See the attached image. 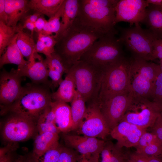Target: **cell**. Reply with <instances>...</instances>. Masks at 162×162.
<instances>
[{
  "instance_id": "obj_35",
  "label": "cell",
  "mask_w": 162,
  "mask_h": 162,
  "mask_svg": "<svg viewBox=\"0 0 162 162\" xmlns=\"http://www.w3.org/2000/svg\"><path fill=\"white\" fill-rule=\"evenodd\" d=\"M75 150L68 147H63L57 162H77L80 158Z\"/></svg>"
},
{
  "instance_id": "obj_32",
  "label": "cell",
  "mask_w": 162,
  "mask_h": 162,
  "mask_svg": "<svg viewBox=\"0 0 162 162\" xmlns=\"http://www.w3.org/2000/svg\"><path fill=\"white\" fill-rule=\"evenodd\" d=\"M44 61L48 68H51L62 74L67 73L68 70L64 66L61 58L55 52L46 57Z\"/></svg>"
},
{
  "instance_id": "obj_16",
  "label": "cell",
  "mask_w": 162,
  "mask_h": 162,
  "mask_svg": "<svg viewBox=\"0 0 162 162\" xmlns=\"http://www.w3.org/2000/svg\"><path fill=\"white\" fill-rule=\"evenodd\" d=\"M63 137L67 147L87 157L101 153L105 142L102 139L84 136L64 134Z\"/></svg>"
},
{
  "instance_id": "obj_41",
  "label": "cell",
  "mask_w": 162,
  "mask_h": 162,
  "mask_svg": "<svg viewBox=\"0 0 162 162\" xmlns=\"http://www.w3.org/2000/svg\"><path fill=\"white\" fill-rule=\"evenodd\" d=\"M152 128L151 132L162 143V111L157 118Z\"/></svg>"
},
{
  "instance_id": "obj_27",
  "label": "cell",
  "mask_w": 162,
  "mask_h": 162,
  "mask_svg": "<svg viewBox=\"0 0 162 162\" xmlns=\"http://www.w3.org/2000/svg\"><path fill=\"white\" fill-rule=\"evenodd\" d=\"M36 128L39 134L50 132L58 134L60 132L56 125L55 114L51 105L39 116L36 121Z\"/></svg>"
},
{
  "instance_id": "obj_42",
  "label": "cell",
  "mask_w": 162,
  "mask_h": 162,
  "mask_svg": "<svg viewBox=\"0 0 162 162\" xmlns=\"http://www.w3.org/2000/svg\"><path fill=\"white\" fill-rule=\"evenodd\" d=\"M113 145L110 141L105 142L100 153L101 159L100 162H110L111 152Z\"/></svg>"
},
{
  "instance_id": "obj_36",
  "label": "cell",
  "mask_w": 162,
  "mask_h": 162,
  "mask_svg": "<svg viewBox=\"0 0 162 162\" xmlns=\"http://www.w3.org/2000/svg\"><path fill=\"white\" fill-rule=\"evenodd\" d=\"M38 38L43 42L47 52L48 56L54 52L55 46L57 43V40L55 36L45 35L40 33H38Z\"/></svg>"
},
{
  "instance_id": "obj_29",
  "label": "cell",
  "mask_w": 162,
  "mask_h": 162,
  "mask_svg": "<svg viewBox=\"0 0 162 162\" xmlns=\"http://www.w3.org/2000/svg\"><path fill=\"white\" fill-rule=\"evenodd\" d=\"M71 103V110L73 122L71 130H77L83 121L86 112V102L76 90Z\"/></svg>"
},
{
  "instance_id": "obj_18",
  "label": "cell",
  "mask_w": 162,
  "mask_h": 162,
  "mask_svg": "<svg viewBox=\"0 0 162 162\" xmlns=\"http://www.w3.org/2000/svg\"><path fill=\"white\" fill-rule=\"evenodd\" d=\"M51 105L55 116L56 125L60 132L71 130L73 125L70 106L67 103L52 101Z\"/></svg>"
},
{
  "instance_id": "obj_22",
  "label": "cell",
  "mask_w": 162,
  "mask_h": 162,
  "mask_svg": "<svg viewBox=\"0 0 162 162\" xmlns=\"http://www.w3.org/2000/svg\"><path fill=\"white\" fill-rule=\"evenodd\" d=\"M76 87L73 74L70 70L60 84L57 90L52 93L53 101L70 102L75 93Z\"/></svg>"
},
{
  "instance_id": "obj_39",
  "label": "cell",
  "mask_w": 162,
  "mask_h": 162,
  "mask_svg": "<svg viewBox=\"0 0 162 162\" xmlns=\"http://www.w3.org/2000/svg\"><path fill=\"white\" fill-rule=\"evenodd\" d=\"M48 68V76L51 79V89L57 88L59 86L63 80L62 78V75L51 68Z\"/></svg>"
},
{
  "instance_id": "obj_6",
  "label": "cell",
  "mask_w": 162,
  "mask_h": 162,
  "mask_svg": "<svg viewBox=\"0 0 162 162\" xmlns=\"http://www.w3.org/2000/svg\"><path fill=\"white\" fill-rule=\"evenodd\" d=\"M72 73L76 90L88 104L98 102L103 70L79 60L69 69Z\"/></svg>"
},
{
  "instance_id": "obj_7",
  "label": "cell",
  "mask_w": 162,
  "mask_h": 162,
  "mask_svg": "<svg viewBox=\"0 0 162 162\" xmlns=\"http://www.w3.org/2000/svg\"><path fill=\"white\" fill-rule=\"evenodd\" d=\"M118 29L120 33L119 39L132 53L133 57L148 61L153 60L154 46L157 39L149 30L143 29L139 24Z\"/></svg>"
},
{
  "instance_id": "obj_46",
  "label": "cell",
  "mask_w": 162,
  "mask_h": 162,
  "mask_svg": "<svg viewBox=\"0 0 162 162\" xmlns=\"http://www.w3.org/2000/svg\"><path fill=\"white\" fill-rule=\"evenodd\" d=\"M12 151H0V162H14V159L11 154Z\"/></svg>"
},
{
  "instance_id": "obj_52",
  "label": "cell",
  "mask_w": 162,
  "mask_h": 162,
  "mask_svg": "<svg viewBox=\"0 0 162 162\" xmlns=\"http://www.w3.org/2000/svg\"><path fill=\"white\" fill-rule=\"evenodd\" d=\"M22 25L24 29L26 28L29 30L31 34L33 35L35 29L34 23L30 22H24L23 24H22Z\"/></svg>"
},
{
  "instance_id": "obj_19",
  "label": "cell",
  "mask_w": 162,
  "mask_h": 162,
  "mask_svg": "<svg viewBox=\"0 0 162 162\" xmlns=\"http://www.w3.org/2000/svg\"><path fill=\"white\" fill-rule=\"evenodd\" d=\"M5 10L7 18V25L16 28L17 23L23 18L30 10L29 1L27 0H5Z\"/></svg>"
},
{
  "instance_id": "obj_4",
  "label": "cell",
  "mask_w": 162,
  "mask_h": 162,
  "mask_svg": "<svg viewBox=\"0 0 162 162\" xmlns=\"http://www.w3.org/2000/svg\"><path fill=\"white\" fill-rule=\"evenodd\" d=\"M131 58L124 56L103 69V74L98 96L100 104L112 97L129 92Z\"/></svg>"
},
{
  "instance_id": "obj_26",
  "label": "cell",
  "mask_w": 162,
  "mask_h": 162,
  "mask_svg": "<svg viewBox=\"0 0 162 162\" xmlns=\"http://www.w3.org/2000/svg\"><path fill=\"white\" fill-rule=\"evenodd\" d=\"M80 3V0H65L64 11L61 17V29L57 38L73 24L78 15Z\"/></svg>"
},
{
  "instance_id": "obj_20",
  "label": "cell",
  "mask_w": 162,
  "mask_h": 162,
  "mask_svg": "<svg viewBox=\"0 0 162 162\" xmlns=\"http://www.w3.org/2000/svg\"><path fill=\"white\" fill-rule=\"evenodd\" d=\"M142 23L145 24L156 39H162V8L149 4Z\"/></svg>"
},
{
  "instance_id": "obj_15",
  "label": "cell",
  "mask_w": 162,
  "mask_h": 162,
  "mask_svg": "<svg viewBox=\"0 0 162 162\" xmlns=\"http://www.w3.org/2000/svg\"><path fill=\"white\" fill-rule=\"evenodd\" d=\"M146 129L121 120L111 130L110 134L113 138L117 140L116 145L118 147H135Z\"/></svg>"
},
{
  "instance_id": "obj_40",
  "label": "cell",
  "mask_w": 162,
  "mask_h": 162,
  "mask_svg": "<svg viewBox=\"0 0 162 162\" xmlns=\"http://www.w3.org/2000/svg\"><path fill=\"white\" fill-rule=\"evenodd\" d=\"M125 159L126 156L122 148L114 144L111 151L110 162H123Z\"/></svg>"
},
{
  "instance_id": "obj_28",
  "label": "cell",
  "mask_w": 162,
  "mask_h": 162,
  "mask_svg": "<svg viewBox=\"0 0 162 162\" xmlns=\"http://www.w3.org/2000/svg\"><path fill=\"white\" fill-rule=\"evenodd\" d=\"M64 0H30L28 2L30 9L47 16L49 19L54 16Z\"/></svg>"
},
{
  "instance_id": "obj_48",
  "label": "cell",
  "mask_w": 162,
  "mask_h": 162,
  "mask_svg": "<svg viewBox=\"0 0 162 162\" xmlns=\"http://www.w3.org/2000/svg\"><path fill=\"white\" fill-rule=\"evenodd\" d=\"M35 50L36 52L43 53L46 57L48 56L43 42L40 39L38 38L36 44Z\"/></svg>"
},
{
  "instance_id": "obj_51",
  "label": "cell",
  "mask_w": 162,
  "mask_h": 162,
  "mask_svg": "<svg viewBox=\"0 0 162 162\" xmlns=\"http://www.w3.org/2000/svg\"><path fill=\"white\" fill-rule=\"evenodd\" d=\"M14 162H35V161L31 154L30 156H20L14 159Z\"/></svg>"
},
{
  "instance_id": "obj_23",
  "label": "cell",
  "mask_w": 162,
  "mask_h": 162,
  "mask_svg": "<svg viewBox=\"0 0 162 162\" xmlns=\"http://www.w3.org/2000/svg\"><path fill=\"white\" fill-rule=\"evenodd\" d=\"M58 134L50 132L39 134L34 142L33 156L38 158L50 149L59 145Z\"/></svg>"
},
{
  "instance_id": "obj_17",
  "label": "cell",
  "mask_w": 162,
  "mask_h": 162,
  "mask_svg": "<svg viewBox=\"0 0 162 162\" xmlns=\"http://www.w3.org/2000/svg\"><path fill=\"white\" fill-rule=\"evenodd\" d=\"M154 84L144 76L130 68L129 91L134 95L149 99L152 98Z\"/></svg>"
},
{
  "instance_id": "obj_43",
  "label": "cell",
  "mask_w": 162,
  "mask_h": 162,
  "mask_svg": "<svg viewBox=\"0 0 162 162\" xmlns=\"http://www.w3.org/2000/svg\"><path fill=\"white\" fill-rule=\"evenodd\" d=\"M158 59L162 60V39H157L154 43L153 55V60Z\"/></svg>"
},
{
  "instance_id": "obj_12",
  "label": "cell",
  "mask_w": 162,
  "mask_h": 162,
  "mask_svg": "<svg viewBox=\"0 0 162 162\" xmlns=\"http://www.w3.org/2000/svg\"><path fill=\"white\" fill-rule=\"evenodd\" d=\"M22 77L17 69H3L0 74V108L8 106L17 99L21 92Z\"/></svg>"
},
{
  "instance_id": "obj_8",
  "label": "cell",
  "mask_w": 162,
  "mask_h": 162,
  "mask_svg": "<svg viewBox=\"0 0 162 162\" xmlns=\"http://www.w3.org/2000/svg\"><path fill=\"white\" fill-rule=\"evenodd\" d=\"M162 111V105L148 98L133 95L121 120L147 129L152 127Z\"/></svg>"
},
{
  "instance_id": "obj_47",
  "label": "cell",
  "mask_w": 162,
  "mask_h": 162,
  "mask_svg": "<svg viewBox=\"0 0 162 162\" xmlns=\"http://www.w3.org/2000/svg\"><path fill=\"white\" fill-rule=\"evenodd\" d=\"M0 21L7 24V18L5 10V0H0Z\"/></svg>"
},
{
  "instance_id": "obj_14",
  "label": "cell",
  "mask_w": 162,
  "mask_h": 162,
  "mask_svg": "<svg viewBox=\"0 0 162 162\" xmlns=\"http://www.w3.org/2000/svg\"><path fill=\"white\" fill-rule=\"evenodd\" d=\"M20 75L29 78L33 83L46 85L51 88L48 80V70L44 59L35 52L22 67L17 68Z\"/></svg>"
},
{
  "instance_id": "obj_44",
  "label": "cell",
  "mask_w": 162,
  "mask_h": 162,
  "mask_svg": "<svg viewBox=\"0 0 162 162\" xmlns=\"http://www.w3.org/2000/svg\"><path fill=\"white\" fill-rule=\"evenodd\" d=\"M47 22L44 17V15L41 16L34 23L35 30L37 33L41 32L44 29L45 25Z\"/></svg>"
},
{
  "instance_id": "obj_3",
  "label": "cell",
  "mask_w": 162,
  "mask_h": 162,
  "mask_svg": "<svg viewBox=\"0 0 162 162\" xmlns=\"http://www.w3.org/2000/svg\"><path fill=\"white\" fill-rule=\"evenodd\" d=\"M50 89L45 84L27 83L22 86L19 96L14 102L1 108V115L14 112L36 122L41 113L53 101Z\"/></svg>"
},
{
  "instance_id": "obj_50",
  "label": "cell",
  "mask_w": 162,
  "mask_h": 162,
  "mask_svg": "<svg viewBox=\"0 0 162 162\" xmlns=\"http://www.w3.org/2000/svg\"><path fill=\"white\" fill-rule=\"evenodd\" d=\"M42 15H43L38 12H36L33 14L25 16L23 18H24V22H30L34 23Z\"/></svg>"
},
{
  "instance_id": "obj_13",
  "label": "cell",
  "mask_w": 162,
  "mask_h": 162,
  "mask_svg": "<svg viewBox=\"0 0 162 162\" xmlns=\"http://www.w3.org/2000/svg\"><path fill=\"white\" fill-rule=\"evenodd\" d=\"M148 4L144 0H118L115 8L116 23L124 22L131 26L142 23Z\"/></svg>"
},
{
  "instance_id": "obj_31",
  "label": "cell",
  "mask_w": 162,
  "mask_h": 162,
  "mask_svg": "<svg viewBox=\"0 0 162 162\" xmlns=\"http://www.w3.org/2000/svg\"><path fill=\"white\" fill-rule=\"evenodd\" d=\"M17 32V26L14 28L0 21V56Z\"/></svg>"
},
{
  "instance_id": "obj_49",
  "label": "cell",
  "mask_w": 162,
  "mask_h": 162,
  "mask_svg": "<svg viewBox=\"0 0 162 162\" xmlns=\"http://www.w3.org/2000/svg\"><path fill=\"white\" fill-rule=\"evenodd\" d=\"M129 159L132 162H147L144 156L135 152L129 155Z\"/></svg>"
},
{
  "instance_id": "obj_21",
  "label": "cell",
  "mask_w": 162,
  "mask_h": 162,
  "mask_svg": "<svg viewBox=\"0 0 162 162\" xmlns=\"http://www.w3.org/2000/svg\"><path fill=\"white\" fill-rule=\"evenodd\" d=\"M130 68L153 83L161 71L159 64L133 56L131 58Z\"/></svg>"
},
{
  "instance_id": "obj_1",
  "label": "cell",
  "mask_w": 162,
  "mask_h": 162,
  "mask_svg": "<svg viewBox=\"0 0 162 162\" xmlns=\"http://www.w3.org/2000/svg\"><path fill=\"white\" fill-rule=\"evenodd\" d=\"M104 35L82 25L76 17L72 26L56 39L55 52L68 71L94 42Z\"/></svg>"
},
{
  "instance_id": "obj_34",
  "label": "cell",
  "mask_w": 162,
  "mask_h": 162,
  "mask_svg": "<svg viewBox=\"0 0 162 162\" xmlns=\"http://www.w3.org/2000/svg\"><path fill=\"white\" fill-rule=\"evenodd\" d=\"M62 148L59 145L48 150L38 158L33 157L35 162H57Z\"/></svg>"
},
{
  "instance_id": "obj_25",
  "label": "cell",
  "mask_w": 162,
  "mask_h": 162,
  "mask_svg": "<svg viewBox=\"0 0 162 162\" xmlns=\"http://www.w3.org/2000/svg\"><path fill=\"white\" fill-rule=\"evenodd\" d=\"M17 45L24 57L28 60L32 54L36 52V44L34 41L33 35L25 32L21 24L17 25Z\"/></svg>"
},
{
  "instance_id": "obj_30",
  "label": "cell",
  "mask_w": 162,
  "mask_h": 162,
  "mask_svg": "<svg viewBox=\"0 0 162 162\" xmlns=\"http://www.w3.org/2000/svg\"><path fill=\"white\" fill-rule=\"evenodd\" d=\"M65 0L56 14L49 19L43 30L40 32L44 34L53 35L56 38L58 36L61 29V21L64 6Z\"/></svg>"
},
{
  "instance_id": "obj_33",
  "label": "cell",
  "mask_w": 162,
  "mask_h": 162,
  "mask_svg": "<svg viewBox=\"0 0 162 162\" xmlns=\"http://www.w3.org/2000/svg\"><path fill=\"white\" fill-rule=\"evenodd\" d=\"M135 153L146 157L162 156V143L159 141L154 142Z\"/></svg>"
},
{
  "instance_id": "obj_5",
  "label": "cell",
  "mask_w": 162,
  "mask_h": 162,
  "mask_svg": "<svg viewBox=\"0 0 162 162\" xmlns=\"http://www.w3.org/2000/svg\"><path fill=\"white\" fill-rule=\"evenodd\" d=\"M115 35H104L95 41L80 60L103 69L124 57L122 44Z\"/></svg>"
},
{
  "instance_id": "obj_45",
  "label": "cell",
  "mask_w": 162,
  "mask_h": 162,
  "mask_svg": "<svg viewBox=\"0 0 162 162\" xmlns=\"http://www.w3.org/2000/svg\"><path fill=\"white\" fill-rule=\"evenodd\" d=\"M100 153H96L88 157L81 156L79 162H99Z\"/></svg>"
},
{
  "instance_id": "obj_53",
  "label": "cell",
  "mask_w": 162,
  "mask_h": 162,
  "mask_svg": "<svg viewBox=\"0 0 162 162\" xmlns=\"http://www.w3.org/2000/svg\"><path fill=\"white\" fill-rule=\"evenodd\" d=\"M144 157L147 162H162V156Z\"/></svg>"
},
{
  "instance_id": "obj_9",
  "label": "cell",
  "mask_w": 162,
  "mask_h": 162,
  "mask_svg": "<svg viewBox=\"0 0 162 162\" xmlns=\"http://www.w3.org/2000/svg\"><path fill=\"white\" fill-rule=\"evenodd\" d=\"M2 123L1 135L8 142L17 143L28 140L37 130L36 121L14 112H8Z\"/></svg>"
},
{
  "instance_id": "obj_54",
  "label": "cell",
  "mask_w": 162,
  "mask_h": 162,
  "mask_svg": "<svg viewBox=\"0 0 162 162\" xmlns=\"http://www.w3.org/2000/svg\"><path fill=\"white\" fill-rule=\"evenodd\" d=\"M148 4L155 5L162 8V0H146Z\"/></svg>"
},
{
  "instance_id": "obj_37",
  "label": "cell",
  "mask_w": 162,
  "mask_h": 162,
  "mask_svg": "<svg viewBox=\"0 0 162 162\" xmlns=\"http://www.w3.org/2000/svg\"><path fill=\"white\" fill-rule=\"evenodd\" d=\"M152 98L153 101L162 105V70L154 83Z\"/></svg>"
},
{
  "instance_id": "obj_55",
  "label": "cell",
  "mask_w": 162,
  "mask_h": 162,
  "mask_svg": "<svg viewBox=\"0 0 162 162\" xmlns=\"http://www.w3.org/2000/svg\"><path fill=\"white\" fill-rule=\"evenodd\" d=\"M161 70L162 71V60H160V64H159Z\"/></svg>"
},
{
  "instance_id": "obj_2",
  "label": "cell",
  "mask_w": 162,
  "mask_h": 162,
  "mask_svg": "<svg viewBox=\"0 0 162 162\" xmlns=\"http://www.w3.org/2000/svg\"><path fill=\"white\" fill-rule=\"evenodd\" d=\"M118 0H80L76 17L82 25L103 35L117 34L115 7Z\"/></svg>"
},
{
  "instance_id": "obj_24",
  "label": "cell",
  "mask_w": 162,
  "mask_h": 162,
  "mask_svg": "<svg viewBox=\"0 0 162 162\" xmlns=\"http://www.w3.org/2000/svg\"><path fill=\"white\" fill-rule=\"evenodd\" d=\"M17 34L10 41L4 52L0 56V68L7 64H14L21 68L27 62L25 60L16 43Z\"/></svg>"
},
{
  "instance_id": "obj_11",
  "label": "cell",
  "mask_w": 162,
  "mask_h": 162,
  "mask_svg": "<svg viewBox=\"0 0 162 162\" xmlns=\"http://www.w3.org/2000/svg\"><path fill=\"white\" fill-rule=\"evenodd\" d=\"M133 96V94L129 92L115 96L99 104L110 131L123 118Z\"/></svg>"
},
{
  "instance_id": "obj_38",
  "label": "cell",
  "mask_w": 162,
  "mask_h": 162,
  "mask_svg": "<svg viewBox=\"0 0 162 162\" xmlns=\"http://www.w3.org/2000/svg\"><path fill=\"white\" fill-rule=\"evenodd\" d=\"M158 141L159 140L156 136L152 133L146 131L142 135L137 145L134 147L137 151Z\"/></svg>"
},
{
  "instance_id": "obj_10",
  "label": "cell",
  "mask_w": 162,
  "mask_h": 162,
  "mask_svg": "<svg viewBox=\"0 0 162 162\" xmlns=\"http://www.w3.org/2000/svg\"><path fill=\"white\" fill-rule=\"evenodd\" d=\"M77 130L83 136L102 140L110 134L98 102L88 104L85 117Z\"/></svg>"
}]
</instances>
